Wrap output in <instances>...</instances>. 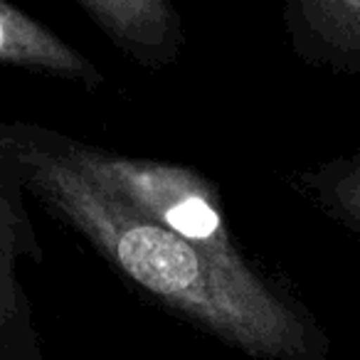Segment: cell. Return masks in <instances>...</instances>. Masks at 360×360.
Listing matches in <instances>:
<instances>
[{
  "label": "cell",
  "mask_w": 360,
  "mask_h": 360,
  "mask_svg": "<svg viewBox=\"0 0 360 360\" xmlns=\"http://www.w3.org/2000/svg\"><path fill=\"white\" fill-rule=\"evenodd\" d=\"M114 37L134 45H158L173 30L165 0H79Z\"/></svg>",
  "instance_id": "obj_5"
},
{
  "label": "cell",
  "mask_w": 360,
  "mask_h": 360,
  "mask_svg": "<svg viewBox=\"0 0 360 360\" xmlns=\"http://www.w3.org/2000/svg\"><path fill=\"white\" fill-rule=\"evenodd\" d=\"M0 62L50 70L72 79L99 82V72L55 32L0 0Z\"/></svg>",
  "instance_id": "obj_3"
},
{
  "label": "cell",
  "mask_w": 360,
  "mask_h": 360,
  "mask_svg": "<svg viewBox=\"0 0 360 360\" xmlns=\"http://www.w3.org/2000/svg\"><path fill=\"white\" fill-rule=\"evenodd\" d=\"M65 155L91 180L165 230L202 247L227 264H245L232 245L215 193L198 173L82 146H72Z\"/></svg>",
  "instance_id": "obj_2"
},
{
  "label": "cell",
  "mask_w": 360,
  "mask_h": 360,
  "mask_svg": "<svg viewBox=\"0 0 360 360\" xmlns=\"http://www.w3.org/2000/svg\"><path fill=\"white\" fill-rule=\"evenodd\" d=\"M291 13L321 60L360 77V0H291Z\"/></svg>",
  "instance_id": "obj_4"
},
{
  "label": "cell",
  "mask_w": 360,
  "mask_h": 360,
  "mask_svg": "<svg viewBox=\"0 0 360 360\" xmlns=\"http://www.w3.org/2000/svg\"><path fill=\"white\" fill-rule=\"evenodd\" d=\"M25 178L129 279L220 338L262 358H311L301 316L247 264H227L91 180L65 153L20 146Z\"/></svg>",
  "instance_id": "obj_1"
},
{
  "label": "cell",
  "mask_w": 360,
  "mask_h": 360,
  "mask_svg": "<svg viewBox=\"0 0 360 360\" xmlns=\"http://www.w3.org/2000/svg\"><path fill=\"white\" fill-rule=\"evenodd\" d=\"M309 186L326 212L360 237V150L309 175Z\"/></svg>",
  "instance_id": "obj_6"
}]
</instances>
